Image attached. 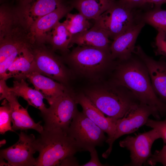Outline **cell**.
Returning <instances> with one entry per match:
<instances>
[{"instance_id": "9c48e42d", "label": "cell", "mask_w": 166, "mask_h": 166, "mask_svg": "<svg viewBox=\"0 0 166 166\" xmlns=\"http://www.w3.org/2000/svg\"><path fill=\"white\" fill-rule=\"evenodd\" d=\"M67 60L83 73H92L105 68L113 60L110 50L78 46L67 57Z\"/></svg>"}, {"instance_id": "2e32d148", "label": "cell", "mask_w": 166, "mask_h": 166, "mask_svg": "<svg viewBox=\"0 0 166 166\" xmlns=\"http://www.w3.org/2000/svg\"><path fill=\"white\" fill-rule=\"evenodd\" d=\"M145 24L142 20L113 40L110 48L113 59L124 61L132 57L136 39Z\"/></svg>"}, {"instance_id": "cb8c5ba5", "label": "cell", "mask_w": 166, "mask_h": 166, "mask_svg": "<svg viewBox=\"0 0 166 166\" xmlns=\"http://www.w3.org/2000/svg\"><path fill=\"white\" fill-rule=\"evenodd\" d=\"M72 37L64 23L59 22L47 33L45 43L49 44L53 51L58 50L65 53L68 51Z\"/></svg>"}, {"instance_id": "d6a6232c", "label": "cell", "mask_w": 166, "mask_h": 166, "mask_svg": "<svg viewBox=\"0 0 166 166\" xmlns=\"http://www.w3.org/2000/svg\"><path fill=\"white\" fill-rule=\"evenodd\" d=\"M10 88L7 85L5 81L1 79L0 81V100L5 99L10 92Z\"/></svg>"}, {"instance_id": "484cf974", "label": "cell", "mask_w": 166, "mask_h": 166, "mask_svg": "<svg viewBox=\"0 0 166 166\" xmlns=\"http://www.w3.org/2000/svg\"><path fill=\"white\" fill-rule=\"evenodd\" d=\"M141 19L145 23L154 27L158 32H162L166 34V10L155 7L144 14Z\"/></svg>"}, {"instance_id": "7402d4cb", "label": "cell", "mask_w": 166, "mask_h": 166, "mask_svg": "<svg viewBox=\"0 0 166 166\" xmlns=\"http://www.w3.org/2000/svg\"><path fill=\"white\" fill-rule=\"evenodd\" d=\"M10 90L17 97L23 98L29 105L38 109L41 113L46 111L47 108L43 102V95L40 91L30 87L25 80L13 81V86L10 88Z\"/></svg>"}, {"instance_id": "3957f363", "label": "cell", "mask_w": 166, "mask_h": 166, "mask_svg": "<svg viewBox=\"0 0 166 166\" xmlns=\"http://www.w3.org/2000/svg\"><path fill=\"white\" fill-rule=\"evenodd\" d=\"M85 94L104 114L115 120L123 117L140 102L130 90L116 84L91 89Z\"/></svg>"}, {"instance_id": "1f68e13d", "label": "cell", "mask_w": 166, "mask_h": 166, "mask_svg": "<svg viewBox=\"0 0 166 166\" xmlns=\"http://www.w3.org/2000/svg\"><path fill=\"white\" fill-rule=\"evenodd\" d=\"M127 6L135 9L147 3L146 0H118Z\"/></svg>"}, {"instance_id": "d590c367", "label": "cell", "mask_w": 166, "mask_h": 166, "mask_svg": "<svg viewBox=\"0 0 166 166\" xmlns=\"http://www.w3.org/2000/svg\"><path fill=\"white\" fill-rule=\"evenodd\" d=\"M4 159L2 158H0V166H3V165H5V166H9V165L7 163H6L4 160Z\"/></svg>"}, {"instance_id": "836d02e7", "label": "cell", "mask_w": 166, "mask_h": 166, "mask_svg": "<svg viewBox=\"0 0 166 166\" xmlns=\"http://www.w3.org/2000/svg\"><path fill=\"white\" fill-rule=\"evenodd\" d=\"M78 161L74 156L68 157L60 163L59 166H79Z\"/></svg>"}, {"instance_id": "7c38bea8", "label": "cell", "mask_w": 166, "mask_h": 166, "mask_svg": "<svg viewBox=\"0 0 166 166\" xmlns=\"http://www.w3.org/2000/svg\"><path fill=\"white\" fill-rule=\"evenodd\" d=\"M159 138L160 136L158 131L152 129L135 136H127L120 141V146L130 152L131 161L125 165L141 166L147 163L152 155L151 150L153 144Z\"/></svg>"}, {"instance_id": "44dd1931", "label": "cell", "mask_w": 166, "mask_h": 166, "mask_svg": "<svg viewBox=\"0 0 166 166\" xmlns=\"http://www.w3.org/2000/svg\"><path fill=\"white\" fill-rule=\"evenodd\" d=\"M109 38L103 30L94 26L88 30L72 36L71 43L110 50Z\"/></svg>"}, {"instance_id": "f546056e", "label": "cell", "mask_w": 166, "mask_h": 166, "mask_svg": "<svg viewBox=\"0 0 166 166\" xmlns=\"http://www.w3.org/2000/svg\"><path fill=\"white\" fill-rule=\"evenodd\" d=\"M155 53L156 55H161L166 58V34L162 32H158L155 39Z\"/></svg>"}, {"instance_id": "ffe728a7", "label": "cell", "mask_w": 166, "mask_h": 166, "mask_svg": "<svg viewBox=\"0 0 166 166\" xmlns=\"http://www.w3.org/2000/svg\"><path fill=\"white\" fill-rule=\"evenodd\" d=\"M33 44L22 51L7 69L1 79L5 81L13 77L20 81L26 78L27 75L34 70V63L32 51Z\"/></svg>"}, {"instance_id": "8992f818", "label": "cell", "mask_w": 166, "mask_h": 166, "mask_svg": "<svg viewBox=\"0 0 166 166\" xmlns=\"http://www.w3.org/2000/svg\"><path fill=\"white\" fill-rule=\"evenodd\" d=\"M76 96L68 89L41 115L44 129H59L66 133L78 111Z\"/></svg>"}, {"instance_id": "8fae6325", "label": "cell", "mask_w": 166, "mask_h": 166, "mask_svg": "<svg viewBox=\"0 0 166 166\" xmlns=\"http://www.w3.org/2000/svg\"><path fill=\"white\" fill-rule=\"evenodd\" d=\"M18 141L11 146L0 150V158L6 160L9 166H35L37 152L36 140L33 134L28 135L22 131L18 134Z\"/></svg>"}, {"instance_id": "f1b7e54d", "label": "cell", "mask_w": 166, "mask_h": 166, "mask_svg": "<svg viewBox=\"0 0 166 166\" xmlns=\"http://www.w3.org/2000/svg\"><path fill=\"white\" fill-rule=\"evenodd\" d=\"M149 165L155 166L157 163H160L164 166H166V144L160 150H156L153 154L147 161Z\"/></svg>"}, {"instance_id": "d4e9b609", "label": "cell", "mask_w": 166, "mask_h": 166, "mask_svg": "<svg viewBox=\"0 0 166 166\" xmlns=\"http://www.w3.org/2000/svg\"><path fill=\"white\" fill-rule=\"evenodd\" d=\"M66 16V19L63 22L72 36L87 30L93 26L89 20L79 13H69Z\"/></svg>"}, {"instance_id": "e575fe53", "label": "cell", "mask_w": 166, "mask_h": 166, "mask_svg": "<svg viewBox=\"0 0 166 166\" xmlns=\"http://www.w3.org/2000/svg\"><path fill=\"white\" fill-rule=\"evenodd\" d=\"M147 3H152L155 5V7H160L163 4L166 3V0H146Z\"/></svg>"}, {"instance_id": "603a6c76", "label": "cell", "mask_w": 166, "mask_h": 166, "mask_svg": "<svg viewBox=\"0 0 166 166\" xmlns=\"http://www.w3.org/2000/svg\"><path fill=\"white\" fill-rule=\"evenodd\" d=\"M115 0H72L70 6L88 20L97 18L109 9Z\"/></svg>"}, {"instance_id": "d6986e66", "label": "cell", "mask_w": 166, "mask_h": 166, "mask_svg": "<svg viewBox=\"0 0 166 166\" xmlns=\"http://www.w3.org/2000/svg\"><path fill=\"white\" fill-rule=\"evenodd\" d=\"M26 78L32 84L35 89L43 94L49 105L67 89L65 85L35 70L29 73Z\"/></svg>"}, {"instance_id": "ba28073f", "label": "cell", "mask_w": 166, "mask_h": 166, "mask_svg": "<svg viewBox=\"0 0 166 166\" xmlns=\"http://www.w3.org/2000/svg\"><path fill=\"white\" fill-rule=\"evenodd\" d=\"M151 115L157 120L160 119L161 116L156 109L140 102L130 109L123 117L117 120L114 134L111 139L106 140L109 148L102 154V156L105 158H108L112 151L113 143L117 139L124 135L133 133L145 124Z\"/></svg>"}, {"instance_id": "5b68a950", "label": "cell", "mask_w": 166, "mask_h": 166, "mask_svg": "<svg viewBox=\"0 0 166 166\" xmlns=\"http://www.w3.org/2000/svg\"><path fill=\"white\" fill-rule=\"evenodd\" d=\"M0 78L26 48L33 44L27 31L16 20L0 32Z\"/></svg>"}, {"instance_id": "7a4b0ae2", "label": "cell", "mask_w": 166, "mask_h": 166, "mask_svg": "<svg viewBox=\"0 0 166 166\" xmlns=\"http://www.w3.org/2000/svg\"><path fill=\"white\" fill-rule=\"evenodd\" d=\"M39 153L35 166H59L65 159L82 151L74 140L59 129H44L36 140Z\"/></svg>"}, {"instance_id": "30bf717a", "label": "cell", "mask_w": 166, "mask_h": 166, "mask_svg": "<svg viewBox=\"0 0 166 166\" xmlns=\"http://www.w3.org/2000/svg\"><path fill=\"white\" fill-rule=\"evenodd\" d=\"M32 51L34 70L65 85L69 74L61 59L43 44L34 43Z\"/></svg>"}, {"instance_id": "5bb4252c", "label": "cell", "mask_w": 166, "mask_h": 166, "mask_svg": "<svg viewBox=\"0 0 166 166\" xmlns=\"http://www.w3.org/2000/svg\"><path fill=\"white\" fill-rule=\"evenodd\" d=\"M133 53L145 65L155 92L166 103V62L154 60L147 55L140 46L135 47Z\"/></svg>"}, {"instance_id": "4dcf8cb0", "label": "cell", "mask_w": 166, "mask_h": 166, "mask_svg": "<svg viewBox=\"0 0 166 166\" xmlns=\"http://www.w3.org/2000/svg\"><path fill=\"white\" fill-rule=\"evenodd\" d=\"M91 156V159L87 163L81 165V166H103L105 164H101L97 152L95 148L89 152Z\"/></svg>"}, {"instance_id": "ac0fdd59", "label": "cell", "mask_w": 166, "mask_h": 166, "mask_svg": "<svg viewBox=\"0 0 166 166\" xmlns=\"http://www.w3.org/2000/svg\"><path fill=\"white\" fill-rule=\"evenodd\" d=\"M76 97L77 103L81 106L83 114L107 134L106 140L111 139L114 134L117 120L105 117L84 94H80Z\"/></svg>"}, {"instance_id": "277c9868", "label": "cell", "mask_w": 166, "mask_h": 166, "mask_svg": "<svg viewBox=\"0 0 166 166\" xmlns=\"http://www.w3.org/2000/svg\"><path fill=\"white\" fill-rule=\"evenodd\" d=\"M135 10L119 1L94 20L93 26L101 29L114 40L132 26L142 20Z\"/></svg>"}, {"instance_id": "9a60e30c", "label": "cell", "mask_w": 166, "mask_h": 166, "mask_svg": "<svg viewBox=\"0 0 166 166\" xmlns=\"http://www.w3.org/2000/svg\"><path fill=\"white\" fill-rule=\"evenodd\" d=\"M73 8L63 4L53 11L38 19L30 27L28 34L33 44L45 43L47 33Z\"/></svg>"}, {"instance_id": "4316f807", "label": "cell", "mask_w": 166, "mask_h": 166, "mask_svg": "<svg viewBox=\"0 0 166 166\" xmlns=\"http://www.w3.org/2000/svg\"><path fill=\"white\" fill-rule=\"evenodd\" d=\"M1 105L0 107V133L4 134L8 131L14 132L11 125V111L9 102L5 99Z\"/></svg>"}, {"instance_id": "6da1fadb", "label": "cell", "mask_w": 166, "mask_h": 166, "mask_svg": "<svg viewBox=\"0 0 166 166\" xmlns=\"http://www.w3.org/2000/svg\"><path fill=\"white\" fill-rule=\"evenodd\" d=\"M137 57L132 56L127 60L120 61L117 68L115 83L127 89L140 102L154 109L160 116L166 115V103L157 97L146 67Z\"/></svg>"}, {"instance_id": "83f0119b", "label": "cell", "mask_w": 166, "mask_h": 166, "mask_svg": "<svg viewBox=\"0 0 166 166\" xmlns=\"http://www.w3.org/2000/svg\"><path fill=\"white\" fill-rule=\"evenodd\" d=\"M145 125L156 129L160 134V138L166 144V117L163 121L154 120L148 118Z\"/></svg>"}, {"instance_id": "4fadbf2b", "label": "cell", "mask_w": 166, "mask_h": 166, "mask_svg": "<svg viewBox=\"0 0 166 166\" xmlns=\"http://www.w3.org/2000/svg\"><path fill=\"white\" fill-rule=\"evenodd\" d=\"M14 11L17 19L28 31L39 18L53 11L64 3L63 0H19Z\"/></svg>"}, {"instance_id": "e0dca14e", "label": "cell", "mask_w": 166, "mask_h": 166, "mask_svg": "<svg viewBox=\"0 0 166 166\" xmlns=\"http://www.w3.org/2000/svg\"><path fill=\"white\" fill-rule=\"evenodd\" d=\"M9 103L11 111L12 126L13 130L21 131L33 129L41 133L44 130L41 121L35 123L31 118L27 111V107H23L19 103L17 97L11 92L6 98Z\"/></svg>"}, {"instance_id": "52a82bcc", "label": "cell", "mask_w": 166, "mask_h": 166, "mask_svg": "<svg viewBox=\"0 0 166 166\" xmlns=\"http://www.w3.org/2000/svg\"><path fill=\"white\" fill-rule=\"evenodd\" d=\"M105 132L93 122L78 110L73 117L67 132L81 151H90L102 146L107 137Z\"/></svg>"}]
</instances>
